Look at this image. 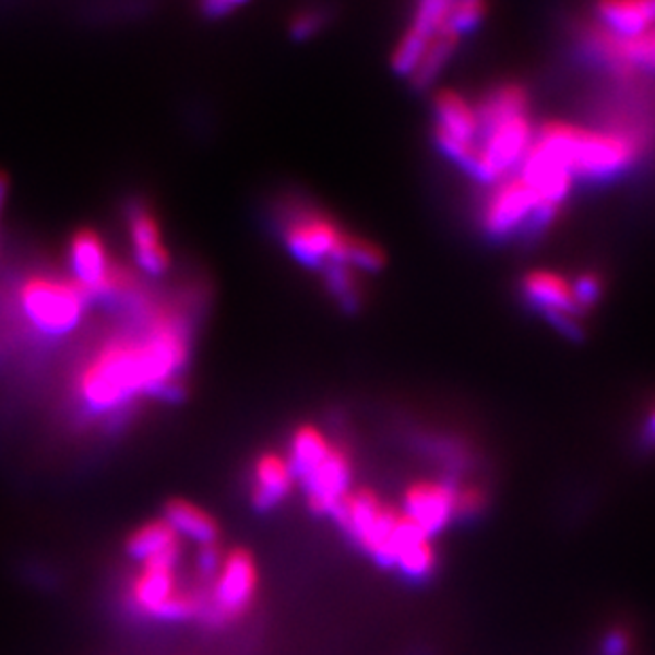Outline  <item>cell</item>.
<instances>
[{
  "instance_id": "7402d4cb",
  "label": "cell",
  "mask_w": 655,
  "mask_h": 655,
  "mask_svg": "<svg viewBox=\"0 0 655 655\" xmlns=\"http://www.w3.org/2000/svg\"><path fill=\"white\" fill-rule=\"evenodd\" d=\"M401 573L409 580H427L436 573L437 569V549L433 539H425L420 541L414 549H409L400 564H397Z\"/></svg>"
},
{
  "instance_id": "2e32d148",
  "label": "cell",
  "mask_w": 655,
  "mask_h": 655,
  "mask_svg": "<svg viewBox=\"0 0 655 655\" xmlns=\"http://www.w3.org/2000/svg\"><path fill=\"white\" fill-rule=\"evenodd\" d=\"M128 229L139 267L151 276L164 274L170 267V253L162 240V227L146 204L130 206Z\"/></svg>"
},
{
  "instance_id": "ffe728a7",
  "label": "cell",
  "mask_w": 655,
  "mask_h": 655,
  "mask_svg": "<svg viewBox=\"0 0 655 655\" xmlns=\"http://www.w3.org/2000/svg\"><path fill=\"white\" fill-rule=\"evenodd\" d=\"M335 441L317 425H299L289 439V450L285 452L297 481L314 472L333 450Z\"/></svg>"
},
{
  "instance_id": "8992f818",
  "label": "cell",
  "mask_w": 655,
  "mask_h": 655,
  "mask_svg": "<svg viewBox=\"0 0 655 655\" xmlns=\"http://www.w3.org/2000/svg\"><path fill=\"white\" fill-rule=\"evenodd\" d=\"M285 247L299 263L314 270L350 265L357 234L346 231L337 221L312 206H297L285 218Z\"/></svg>"
},
{
  "instance_id": "44dd1931",
  "label": "cell",
  "mask_w": 655,
  "mask_h": 655,
  "mask_svg": "<svg viewBox=\"0 0 655 655\" xmlns=\"http://www.w3.org/2000/svg\"><path fill=\"white\" fill-rule=\"evenodd\" d=\"M325 274V285L329 293L333 295V299L346 308V310H357L361 306V281H359V272L350 265H331L327 270H323Z\"/></svg>"
},
{
  "instance_id": "ac0fdd59",
  "label": "cell",
  "mask_w": 655,
  "mask_h": 655,
  "mask_svg": "<svg viewBox=\"0 0 655 655\" xmlns=\"http://www.w3.org/2000/svg\"><path fill=\"white\" fill-rule=\"evenodd\" d=\"M123 551L132 562L143 564L148 560L181 556L184 553V541L159 515V517L146 520L143 524L134 526L123 541Z\"/></svg>"
},
{
  "instance_id": "277c9868",
  "label": "cell",
  "mask_w": 655,
  "mask_h": 655,
  "mask_svg": "<svg viewBox=\"0 0 655 655\" xmlns=\"http://www.w3.org/2000/svg\"><path fill=\"white\" fill-rule=\"evenodd\" d=\"M344 535L382 567L397 569L401 558L425 535L397 505L386 503L371 488H353L331 513Z\"/></svg>"
},
{
  "instance_id": "83f0119b",
  "label": "cell",
  "mask_w": 655,
  "mask_h": 655,
  "mask_svg": "<svg viewBox=\"0 0 655 655\" xmlns=\"http://www.w3.org/2000/svg\"><path fill=\"white\" fill-rule=\"evenodd\" d=\"M647 437L655 441V405L652 407V412H650V416H647Z\"/></svg>"
},
{
  "instance_id": "e0dca14e",
  "label": "cell",
  "mask_w": 655,
  "mask_h": 655,
  "mask_svg": "<svg viewBox=\"0 0 655 655\" xmlns=\"http://www.w3.org/2000/svg\"><path fill=\"white\" fill-rule=\"evenodd\" d=\"M162 517L172 526L182 541L198 547L221 546L217 517L195 501L175 497L164 505Z\"/></svg>"
},
{
  "instance_id": "484cf974",
  "label": "cell",
  "mask_w": 655,
  "mask_h": 655,
  "mask_svg": "<svg viewBox=\"0 0 655 655\" xmlns=\"http://www.w3.org/2000/svg\"><path fill=\"white\" fill-rule=\"evenodd\" d=\"M236 7H238L236 2H211V4L204 7V11H206L211 17H217V15H223V13H227V11H234Z\"/></svg>"
},
{
  "instance_id": "30bf717a",
  "label": "cell",
  "mask_w": 655,
  "mask_h": 655,
  "mask_svg": "<svg viewBox=\"0 0 655 655\" xmlns=\"http://www.w3.org/2000/svg\"><path fill=\"white\" fill-rule=\"evenodd\" d=\"M433 136L439 151L469 172L479 136V119L474 103H469L461 92L441 90L436 96Z\"/></svg>"
},
{
  "instance_id": "9a60e30c",
  "label": "cell",
  "mask_w": 655,
  "mask_h": 655,
  "mask_svg": "<svg viewBox=\"0 0 655 655\" xmlns=\"http://www.w3.org/2000/svg\"><path fill=\"white\" fill-rule=\"evenodd\" d=\"M297 477L287 454L265 450L253 461L251 469V503L259 511L278 508L293 492Z\"/></svg>"
},
{
  "instance_id": "5bb4252c",
  "label": "cell",
  "mask_w": 655,
  "mask_h": 655,
  "mask_svg": "<svg viewBox=\"0 0 655 655\" xmlns=\"http://www.w3.org/2000/svg\"><path fill=\"white\" fill-rule=\"evenodd\" d=\"M353 454L346 445H333L327 458L297 484H301L306 492V503L317 515H331L337 503L353 490Z\"/></svg>"
},
{
  "instance_id": "9c48e42d",
  "label": "cell",
  "mask_w": 655,
  "mask_h": 655,
  "mask_svg": "<svg viewBox=\"0 0 655 655\" xmlns=\"http://www.w3.org/2000/svg\"><path fill=\"white\" fill-rule=\"evenodd\" d=\"M479 221L490 238H508L524 227L541 229L547 225L535 191L517 172L490 187Z\"/></svg>"
},
{
  "instance_id": "7a4b0ae2",
  "label": "cell",
  "mask_w": 655,
  "mask_h": 655,
  "mask_svg": "<svg viewBox=\"0 0 655 655\" xmlns=\"http://www.w3.org/2000/svg\"><path fill=\"white\" fill-rule=\"evenodd\" d=\"M475 109L479 136L469 175L492 187L517 172L535 141L531 100L522 85L503 83L492 87Z\"/></svg>"
},
{
  "instance_id": "d4e9b609",
  "label": "cell",
  "mask_w": 655,
  "mask_h": 655,
  "mask_svg": "<svg viewBox=\"0 0 655 655\" xmlns=\"http://www.w3.org/2000/svg\"><path fill=\"white\" fill-rule=\"evenodd\" d=\"M319 26H321V15L319 13H303L293 22L291 31L295 37L303 38L317 33Z\"/></svg>"
},
{
  "instance_id": "6da1fadb",
  "label": "cell",
  "mask_w": 655,
  "mask_h": 655,
  "mask_svg": "<svg viewBox=\"0 0 655 655\" xmlns=\"http://www.w3.org/2000/svg\"><path fill=\"white\" fill-rule=\"evenodd\" d=\"M189 357L182 319L155 310L145 323L105 342L76 376V397L85 412L109 416L143 395H168Z\"/></svg>"
},
{
  "instance_id": "5b68a950",
  "label": "cell",
  "mask_w": 655,
  "mask_h": 655,
  "mask_svg": "<svg viewBox=\"0 0 655 655\" xmlns=\"http://www.w3.org/2000/svg\"><path fill=\"white\" fill-rule=\"evenodd\" d=\"M182 556H168L136 564L128 598L134 614L153 621L181 623L206 611V590L182 582Z\"/></svg>"
},
{
  "instance_id": "52a82bcc",
  "label": "cell",
  "mask_w": 655,
  "mask_h": 655,
  "mask_svg": "<svg viewBox=\"0 0 655 655\" xmlns=\"http://www.w3.org/2000/svg\"><path fill=\"white\" fill-rule=\"evenodd\" d=\"M261 571L255 553L247 547L223 549L217 573L206 592V611L202 619L213 626L236 623L255 607Z\"/></svg>"
},
{
  "instance_id": "d6986e66",
  "label": "cell",
  "mask_w": 655,
  "mask_h": 655,
  "mask_svg": "<svg viewBox=\"0 0 655 655\" xmlns=\"http://www.w3.org/2000/svg\"><path fill=\"white\" fill-rule=\"evenodd\" d=\"M596 20L618 37H639L655 26V2H603L596 7Z\"/></svg>"
},
{
  "instance_id": "4fadbf2b",
  "label": "cell",
  "mask_w": 655,
  "mask_h": 655,
  "mask_svg": "<svg viewBox=\"0 0 655 655\" xmlns=\"http://www.w3.org/2000/svg\"><path fill=\"white\" fill-rule=\"evenodd\" d=\"M522 295L569 335L580 331L582 308L575 297L573 281L564 274L553 270H533L522 278Z\"/></svg>"
},
{
  "instance_id": "8fae6325",
  "label": "cell",
  "mask_w": 655,
  "mask_h": 655,
  "mask_svg": "<svg viewBox=\"0 0 655 655\" xmlns=\"http://www.w3.org/2000/svg\"><path fill=\"white\" fill-rule=\"evenodd\" d=\"M73 281L94 297H115L130 291V278L112 261L103 238L96 231L83 229L71 242Z\"/></svg>"
},
{
  "instance_id": "603a6c76",
  "label": "cell",
  "mask_w": 655,
  "mask_h": 655,
  "mask_svg": "<svg viewBox=\"0 0 655 655\" xmlns=\"http://www.w3.org/2000/svg\"><path fill=\"white\" fill-rule=\"evenodd\" d=\"M486 508V490L475 484L465 481L456 484V517H472Z\"/></svg>"
},
{
  "instance_id": "3957f363",
  "label": "cell",
  "mask_w": 655,
  "mask_h": 655,
  "mask_svg": "<svg viewBox=\"0 0 655 655\" xmlns=\"http://www.w3.org/2000/svg\"><path fill=\"white\" fill-rule=\"evenodd\" d=\"M535 141L553 151L573 179L607 181L632 168L645 148V134L630 123L609 128H582L567 121H547Z\"/></svg>"
},
{
  "instance_id": "4316f807",
  "label": "cell",
  "mask_w": 655,
  "mask_h": 655,
  "mask_svg": "<svg viewBox=\"0 0 655 655\" xmlns=\"http://www.w3.org/2000/svg\"><path fill=\"white\" fill-rule=\"evenodd\" d=\"M7 191H9V181H7V177L0 172V211H2V206H4Z\"/></svg>"
},
{
  "instance_id": "ba28073f",
  "label": "cell",
  "mask_w": 655,
  "mask_h": 655,
  "mask_svg": "<svg viewBox=\"0 0 655 655\" xmlns=\"http://www.w3.org/2000/svg\"><path fill=\"white\" fill-rule=\"evenodd\" d=\"M92 297L74 283L60 276H31L20 289V306L26 319L47 335H64L73 331Z\"/></svg>"
},
{
  "instance_id": "cb8c5ba5",
  "label": "cell",
  "mask_w": 655,
  "mask_h": 655,
  "mask_svg": "<svg viewBox=\"0 0 655 655\" xmlns=\"http://www.w3.org/2000/svg\"><path fill=\"white\" fill-rule=\"evenodd\" d=\"M573 289H575V297H577V303L583 312L598 301V297L603 293V283L596 274H582L573 281Z\"/></svg>"
},
{
  "instance_id": "7c38bea8",
  "label": "cell",
  "mask_w": 655,
  "mask_h": 655,
  "mask_svg": "<svg viewBox=\"0 0 655 655\" xmlns=\"http://www.w3.org/2000/svg\"><path fill=\"white\" fill-rule=\"evenodd\" d=\"M401 511L431 539L456 520V484L445 479H416L401 497Z\"/></svg>"
}]
</instances>
